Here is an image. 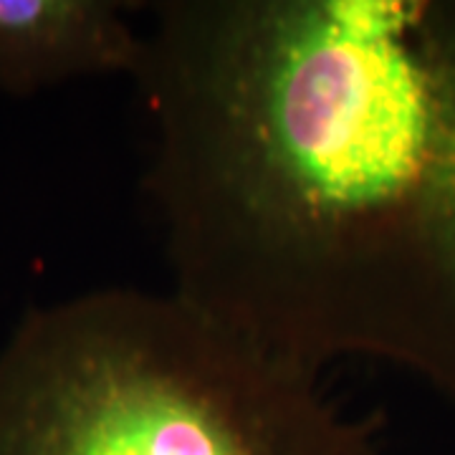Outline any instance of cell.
Segmentation results:
<instances>
[{"label":"cell","instance_id":"cell-1","mask_svg":"<svg viewBox=\"0 0 455 455\" xmlns=\"http://www.w3.org/2000/svg\"><path fill=\"white\" fill-rule=\"evenodd\" d=\"M134 79L185 301L455 407V0H167Z\"/></svg>","mask_w":455,"mask_h":455},{"label":"cell","instance_id":"cell-3","mask_svg":"<svg viewBox=\"0 0 455 455\" xmlns=\"http://www.w3.org/2000/svg\"><path fill=\"white\" fill-rule=\"evenodd\" d=\"M145 53V33L130 3L0 0V92L33 97L61 84L130 74Z\"/></svg>","mask_w":455,"mask_h":455},{"label":"cell","instance_id":"cell-2","mask_svg":"<svg viewBox=\"0 0 455 455\" xmlns=\"http://www.w3.org/2000/svg\"><path fill=\"white\" fill-rule=\"evenodd\" d=\"M0 455H385L382 418L175 291L28 311L0 349Z\"/></svg>","mask_w":455,"mask_h":455}]
</instances>
